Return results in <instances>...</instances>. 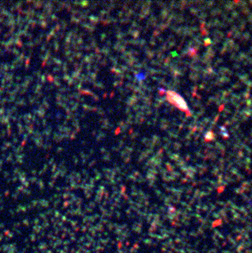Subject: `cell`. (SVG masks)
Returning a JSON list of instances; mask_svg holds the SVG:
<instances>
[{"label":"cell","instance_id":"obj_1","mask_svg":"<svg viewBox=\"0 0 252 253\" xmlns=\"http://www.w3.org/2000/svg\"><path fill=\"white\" fill-rule=\"evenodd\" d=\"M165 93H166V99L170 104L174 106L181 111L185 113L187 116L192 115V112L188 107V103L179 93H176L175 91L174 90H166L165 91Z\"/></svg>","mask_w":252,"mask_h":253}]
</instances>
